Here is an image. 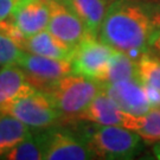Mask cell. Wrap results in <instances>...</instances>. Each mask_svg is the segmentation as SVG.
I'll return each instance as SVG.
<instances>
[{"instance_id":"obj_13","label":"cell","mask_w":160,"mask_h":160,"mask_svg":"<svg viewBox=\"0 0 160 160\" xmlns=\"http://www.w3.org/2000/svg\"><path fill=\"white\" fill-rule=\"evenodd\" d=\"M22 48L24 51L31 52L34 55L56 58V59H63V61H69V62L71 61L75 50V48L59 40L48 30L26 37Z\"/></svg>"},{"instance_id":"obj_14","label":"cell","mask_w":160,"mask_h":160,"mask_svg":"<svg viewBox=\"0 0 160 160\" xmlns=\"http://www.w3.org/2000/svg\"><path fill=\"white\" fill-rule=\"evenodd\" d=\"M78 16L88 32L98 37L110 0H62Z\"/></svg>"},{"instance_id":"obj_7","label":"cell","mask_w":160,"mask_h":160,"mask_svg":"<svg viewBox=\"0 0 160 160\" xmlns=\"http://www.w3.org/2000/svg\"><path fill=\"white\" fill-rule=\"evenodd\" d=\"M18 65L23 69L26 78L40 92H48L56 82L71 74V63L69 61L56 59L24 52Z\"/></svg>"},{"instance_id":"obj_18","label":"cell","mask_w":160,"mask_h":160,"mask_svg":"<svg viewBox=\"0 0 160 160\" xmlns=\"http://www.w3.org/2000/svg\"><path fill=\"white\" fill-rule=\"evenodd\" d=\"M2 159L7 160H42L43 148L37 133H32L25 140L18 143L14 148L6 153Z\"/></svg>"},{"instance_id":"obj_9","label":"cell","mask_w":160,"mask_h":160,"mask_svg":"<svg viewBox=\"0 0 160 160\" xmlns=\"http://www.w3.org/2000/svg\"><path fill=\"white\" fill-rule=\"evenodd\" d=\"M102 89L122 110L132 115H142L151 109L143 84L139 78L103 84Z\"/></svg>"},{"instance_id":"obj_11","label":"cell","mask_w":160,"mask_h":160,"mask_svg":"<svg viewBox=\"0 0 160 160\" xmlns=\"http://www.w3.org/2000/svg\"><path fill=\"white\" fill-rule=\"evenodd\" d=\"M133 116L134 115L122 110L102 89L84 109L80 121H89L97 125L122 126L129 128Z\"/></svg>"},{"instance_id":"obj_16","label":"cell","mask_w":160,"mask_h":160,"mask_svg":"<svg viewBox=\"0 0 160 160\" xmlns=\"http://www.w3.org/2000/svg\"><path fill=\"white\" fill-rule=\"evenodd\" d=\"M138 77V61L122 51L115 50L100 82L103 84Z\"/></svg>"},{"instance_id":"obj_12","label":"cell","mask_w":160,"mask_h":160,"mask_svg":"<svg viewBox=\"0 0 160 160\" xmlns=\"http://www.w3.org/2000/svg\"><path fill=\"white\" fill-rule=\"evenodd\" d=\"M36 90L18 64H10L0 69V112Z\"/></svg>"},{"instance_id":"obj_24","label":"cell","mask_w":160,"mask_h":160,"mask_svg":"<svg viewBox=\"0 0 160 160\" xmlns=\"http://www.w3.org/2000/svg\"><path fill=\"white\" fill-rule=\"evenodd\" d=\"M152 45L154 46L157 50L160 51V30L155 31L154 36H153V39H152Z\"/></svg>"},{"instance_id":"obj_5","label":"cell","mask_w":160,"mask_h":160,"mask_svg":"<svg viewBox=\"0 0 160 160\" xmlns=\"http://www.w3.org/2000/svg\"><path fill=\"white\" fill-rule=\"evenodd\" d=\"M2 113L11 114L31 131H42L61 123L59 114L50 96L40 90L12 102Z\"/></svg>"},{"instance_id":"obj_26","label":"cell","mask_w":160,"mask_h":160,"mask_svg":"<svg viewBox=\"0 0 160 160\" xmlns=\"http://www.w3.org/2000/svg\"><path fill=\"white\" fill-rule=\"evenodd\" d=\"M45 1H48V2H49V1H52V0H45Z\"/></svg>"},{"instance_id":"obj_27","label":"cell","mask_w":160,"mask_h":160,"mask_svg":"<svg viewBox=\"0 0 160 160\" xmlns=\"http://www.w3.org/2000/svg\"><path fill=\"white\" fill-rule=\"evenodd\" d=\"M110 1H112V0H110Z\"/></svg>"},{"instance_id":"obj_15","label":"cell","mask_w":160,"mask_h":160,"mask_svg":"<svg viewBox=\"0 0 160 160\" xmlns=\"http://www.w3.org/2000/svg\"><path fill=\"white\" fill-rule=\"evenodd\" d=\"M32 133L26 125L7 113L0 112V159Z\"/></svg>"},{"instance_id":"obj_6","label":"cell","mask_w":160,"mask_h":160,"mask_svg":"<svg viewBox=\"0 0 160 160\" xmlns=\"http://www.w3.org/2000/svg\"><path fill=\"white\" fill-rule=\"evenodd\" d=\"M114 51L115 49L97 39V37L88 36L75 48L70 61L71 74L100 82Z\"/></svg>"},{"instance_id":"obj_23","label":"cell","mask_w":160,"mask_h":160,"mask_svg":"<svg viewBox=\"0 0 160 160\" xmlns=\"http://www.w3.org/2000/svg\"><path fill=\"white\" fill-rule=\"evenodd\" d=\"M152 22L155 28V31L160 30V5L155 7L154 10L152 8Z\"/></svg>"},{"instance_id":"obj_2","label":"cell","mask_w":160,"mask_h":160,"mask_svg":"<svg viewBox=\"0 0 160 160\" xmlns=\"http://www.w3.org/2000/svg\"><path fill=\"white\" fill-rule=\"evenodd\" d=\"M102 90V83L80 75L69 74L56 82L46 92L57 109L61 125H72L92 98Z\"/></svg>"},{"instance_id":"obj_10","label":"cell","mask_w":160,"mask_h":160,"mask_svg":"<svg viewBox=\"0 0 160 160\" xmlns=\"http://www.w3.org/2000/svg\"><path fill=\"white\" fill-rule=\"evenodd\" d=\"M50 7L45 0H18L11 22L25 37L48 29Z\"/></svg>"},{"instance_id":"obj_1","label":"cell","mask_w":160,"mask_h":160,"mask_svg":"<svg viewBox=\"0 0 160 160\" xmlns=\"http://www.w3.org/2000/svg\"><path fill=\"white\" fill-rule=\"evenodd\" d=\"M154 33L149 4L142 0H112L98 37L113 49L138 61L149 52Z\"/></svg>"},{"instance_id":"obj_19","label":"cell","mask_w":160,"mask_h":160,"mask_svg":"<svg viewBox=\"0 0 160 160\" xmlns=\"http://www.w3.org/2000/svg\"><path fill=\"white\" fill-rule=\"evenodd\" d=\"M138 78L142 84L154 87L160 90V59L151 55L143 53L138 59Z\"/></svg>"},{"instance_id":"obj_21","label":"cell","mask_w":160,"mask_h":160,"mask_svg":"<svg viewBox=\"0 0 160 160\" xmlns=\"http://www.w3.org/2000/svg\"><path fill=\"white\" fill-rule=\"evenodd\" d=\"M18 0H0V22L11 19Z\"/></svg>"},{"instance_id":"obj_20","label":"cell","mask_w":160,"mask_h":160,"mask_svg":"<svg viewBox=\"0 0 160 160\" xmlns=\"http://www.w3.org/2000/svg\"><path fill=\"white\" fill-rule=\"evenodd\" d=\"M24 52L14 40L0 32V68L10 64H18Z\"/></svg>"},{"instance_id":"obj_4","label":"cell","mask_w":160,"mask_h":160,"mask_svg":"<svg viewBox=\"0 0 160 160\" xmlns=\"http://www.w3.org/2000/svg\"><path fill=\"white\" fill-rule=\"evenodd\" d=\"M44 160H89L95 157L81 134L68 127L56 126L37 132Z\"/></svg>"},{"instance_id":"obj_3","label":"cell","mask_w":160,"mask_h":160,"mask_svg":"<svg viewBox=\"0 0 160 160\" xmlns=\"http://www.w3.org/2000/svg\"><path fill=\"white\" fill-rule=\"evenodd\" d=\"M97 159L129 160L141 151V137L122 126L94 123L80 133Z\"/></svg>"},{"instance_id":"obj_8","label":"cell","mask_w":160,"mask_h":160,"mask_svg":"<svg viewBox=\"0 0 160 160\" xmlns=\"http://www.w3.org/2000/svg\"><path fill=\"white\" fill-rule=\"evenodd\" d=\"M49 7L50 19L46 30L59 40L76 48L88 36H92L78 16L64 1H49Z\"/></svg>"},{"instance_id":"obj_25","label":"cell","mask_w":160,"mask_h":160,"mask_svg":"<svg viewBox=\"0 0 160 160\" xmlns=\"http://www.w3.org/2000/svg\"><path fill=\"white\" fill-rule=\"evenodd\" d=\"M153 154L157 159L160 160V141H157V142L153 143Z\"/></svg>"},{"instance_id":"obj_17","label":"cell","mask_w":160,"mask_h":160,"mask_svg":"<svg viewBox=\"0 0 160 160\" xmlns=\"http://www.w3.org/2000/svg\"><path fill=\"white\" fill-rule=\"evenodd\" d=\"M129 129L137 132L146 142L160 141V108H151L142 115H134Z\"/></svg>"},{"instance_id":"obj_22","label":"cell","mask_w":160,"mask_h":160,"mask_svg":"<svg viewBox=\"0 0 160 160\" xmlns=\"http://www.w3.org/2000/svg\"><path fill=\"white\" fill-rule=\"evenodd\" d=\"M143 88L146 92L147 100L151 104V108H160V90L147 84H143Z\"/></svg>"}]
</instances>
